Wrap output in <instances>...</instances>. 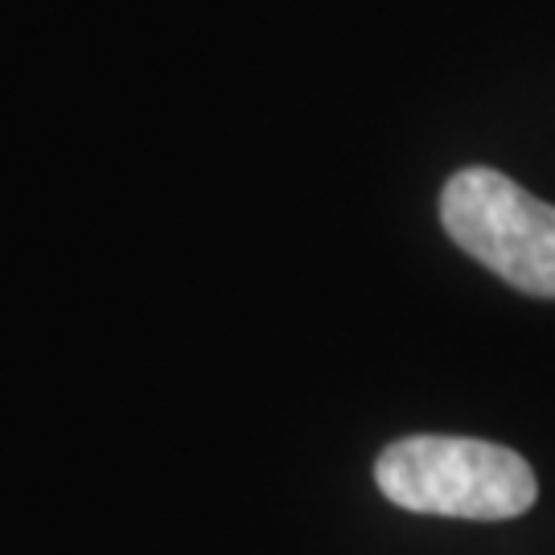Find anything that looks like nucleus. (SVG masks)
I'll return each instance as SVG.
<instances>
[{
	"instance_id": "1",
	"label": "nucleus",
	"mask_w": 555,
	"mask_h": 555,
	"mask_svg": "<svg viewBox=\"0 0 555 555\" xmlns=\"http://www.w3.org/2000/svg\"><path fill=\"white\" fill-rule=\"evenodd\" d=\"M375 481L399 511L474 522L527 515L539 498L535 474L515 449L469 437L396 440L378 456Z\"/></svg>"
},
{
	"instance_id": "2",
	"label": "nucleus",
	"mask_w": 555,
	"mask_h": 555,
	"mask_svg": "<svg viewBox=\"0 0 555 555\" xmlns=\"http://www.w3.org/2000/svg\"><path fill=\"white\" fill-rule=\"evenodd\" d=\"M440 222L465 256L511 288L555 300V206L498 169L474 165L440 190Z\"/></svg>"
}]
</instances>
